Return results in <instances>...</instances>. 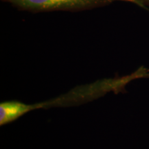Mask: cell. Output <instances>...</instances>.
Returning a JSON list of instances; mask_svg holds the SVG:
<instances>
[{
  "label": "cell",
  "mask_w": 149,
  "mask_h": 149,
  "mask_svg": "<svg viewBox=\"0 0 149 149\" xmlns=\"http://www.w3.org/2000/svg\"><path fill=\"white\" fill-rule=\"evenodd\" d=\"M31 109V108L30 106L25 105L18 102H3L0 105L1 125H4L15 120L17 118Z\"/></svg>",
  "instance_id": "2"
},
{
  "label": "cell",
  "mask_w": 149,
  "mask_h": 149,
  "mask_svg": "<svg viewBox=\"0 0 149 149\" xmlns=\"http://www.w3.org/2000/svg\"><path fill=\"white\" fill-rule=\"evenodd\" d=\"M145 77H149V73H148V72H147V73L146 74V75H145Z\"/></svg>",
  "instance_id": "4"
},
{
  "label": "cell",
  "mask_w": 149,
  "mask_h": 149,
  "mask_svg": "<svg viewBox=\"0 0 149 149\" xmlns=\"http://www.w3.org/2000/svg\"><path fill=\"white\" fill-rule=\"evenodd\" d=\"M19 10L29 12L81 11L109 6L115 1H130L143 6L138 0H1Z\"/></svg>",
  "instance_id": "1"
},
{
  "label": "cell",
  "mask_w": 149,
  "mask_h": 149,
  "mask_svg": "<svg viewBox=\"0 0 149 149\" xmlns=\"http://www.w3.org/2000/svg\"><path fill=\"white\" fill-rule=\"evenodd\" d=\"M138 1H140V2H147V3H149V0H138Z\"/></svg>",
  "instance_id": "3"
}]
</instances>
